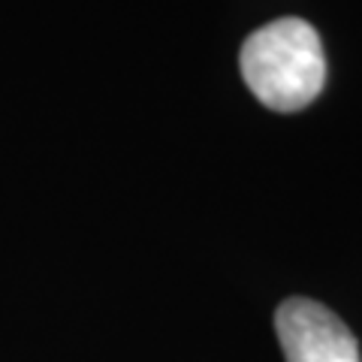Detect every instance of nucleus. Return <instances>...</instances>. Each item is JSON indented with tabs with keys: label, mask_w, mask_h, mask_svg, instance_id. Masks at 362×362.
I'll return each mask as SVG.
<instances>
[{
	"label": "nucleus",
	"mask_w": 362,
	"mask_h": 362,
	"mask_svg": "<svg viewBox=\"0 0 362 362\" xmlns=\"http://www.w3.org/2000/svg\"><path fill=\"white\" fill-rule=\"evenodd\" d=\"M239 66L247 88L275 112H299L314 103L326 82L320 33L305 18H278L242 42Z\"/></svg>",
	"instance_id": "f257e3e1"
},
{
	"label": "nucleus",
	"mask_w": 362,
	"mask_h": 362,
	"mask_svg": "<svg viewBox=\"0 0 362 362\" xmlns=\"http://www.w3.org/2000/svg\"><path fill=\"white\" fill-rule=\"evenodd\" d=\"M287 362H359V344L344 320L314 299H284L275 314Z\"/></svg>",
	"instance_id": "f03ea898"
}]
</instances>
